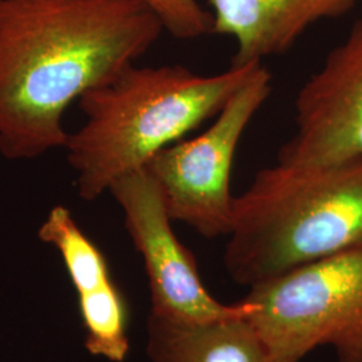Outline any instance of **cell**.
<instances>
[{
  "mask_svg": "<svg viewBox=\"0 0 362 362\" xmlns=\"http://www.w3.org/2000/svg\"><path fill=\"white\" fill-rule=\"evenodd\" d=\"M163 31L140 0H0V153L65 146L69 105L136 65Z\"/></svg>",
  "mask_w": 362,
  "mask_h": 362,
  "instance_id": "obj_1",
  "label": "cell"
},
{
  "mask_svg": "<svg viewBox=\"0 0 362 362\" xmlns=\"http://www.w3.org/2000/svg\"><path fill=\"white\" fill-rule=\"evenodd\" d=\"M262 64L200 74L181 65H132L78 101L83 125L65 146L79 196L95 200L119 177L219 115Z\"/></svg>",
  "mask_w": 362,
  "mask_h": 362,
  "instance_id": "obj_2",
  "label": "cell"
},
{
  "mask_svg": "<svg viewBox=\"0 0 362 362\" xmlns=\"http://www.w3.org/2000/svg\"><path fill=\"white\" fill-rule=\"evenodd\" d=\"M227 238L224 269L248 288L362 248V160L260 169L235 196Z\"/></svg>",
  "mask_w": 362,
  "mask_h": 362,
  "instance_id": "obj_3",
  "label": "cell"
},
{
  "mask_svg": "<svg viewBox=\"0 0 362 362\" xmlns=\"http://www.w3.org/2000/svg\"><path fill=\"white\" fill-rule=\"evenodd\" d=\"M250 320L276 362L327 346L362 362V248L321 259L248 288Z\"/></svg>",
  "mask_w": 362,
  "mask_h": 362,
  "instance_id": "obj_4",
  "label": "cell"
},
{
  "mask_svg": "<svg viewBox=\"0 0 362 362\" xmlns=\"http://www.w3.org/2000/svg\"><path fill=\"white\" fill-rule=\"evenodd\" d=\"M272 91V74L260 65L202 134L169 145L148 163L170 219L208 239L228 236L235 153Z\"/></svg>",
  "mask_w": 362,
  "mask_h": 362,
  "instance_id": "obj_5",
  "label": "cell"
},
{
  "mask_svg": "<svg viewBox=\"0 0 362 362\" xmlns=\"http://www.w3.org/2000/svg\"><path fill=\"white\" fill-rule=\"evenodd\" d=\"M109 192L122 209L127 231L143 258L151 315L188 324L251 317L252 305L245 298L226 305L208 291L194 254L172 228L173 220L148 169L119 177Z\"/></svg>",
  "mask_w": 362,
  "mask_h": 362,
  "instance_id": "obj_6",
  "label": "cell"
},
{
  "mask_svg": "<svg viewBox=\"0 0 362 362\" xmlns=\"http://www.w3.org/2000/svg\"><path fill=\"white\" fill-rule=\"evenodd\" d=\"M296 132L276 163L327 167L362 160V22L299 89Z\"/></svg>",
  "mask_w": 362,
  "mask_h": 362,
  "instance_id": "obj_7",
  "label": "cell"
},
{
  "mask_svg": "<svg viewBox=\"0 0 362 362\" xmlns=\"http://www.w3.org/2000/svg\"><path fill=\"white\" fill-rule=\"evenodd\" d=\"M357 0H208L212 34L233 39V65L290 50L308 28L349 13Z\"/></svg>",
  "mask_w": 362,
  "mask_h": 362,
  "instance_id": "obj_8",
  "label": "cell"
},
{
  "mask_svg": "<svg viewBox=\"0 0 362 362\" xmlns=\"http://www.w3.org/2000/svg\"><path fill=\"white\" fill-rule=\"evenodd\" d=\"M151 362H276L250 317L188 324L149 314Z\"/></svg>",
  "mask_w": 362,
  "mask_h": 362,
  "instance_id": "obj_9",
  "label": "cell"
},
{
  "mask_svg": "<svg viewBox=\"0 0 362 362\" xmlns=\"http://www.w3.org/2000/svg\"><path fill=\"white\" fill-rule=\"evenodd\" d=\"M38 235L42 242L59 251L78 296L112 282L103 252L82 233L67 208H52Z\"/></svg>",
  "mask_w": 362,
  "mask_h": 362,
  "instance_id": "obj_10",
  "label": "cell"
},
{
  "mask_svg": "<svg viewBox=\"0 0 362 362\" xmlns=\"http://www.w3.org/2000/svg\"><path fill=\"white\" fill-rule=\"evenodd\" d=\"M79 310L89 353L110 362H124L129 354L128 317L124 299L113 282L79 296Z\"/></svg>",
  "mask_w": 362,
  "mask_h": 362,
  "instance_id": "obj_11",
  "label": "cell"
},
{
  "mask_svg": "<svg viewBox=\"0 0 362 362\" xmlns=\"http://www.w3.org/2000/svg\"><path fill=\"white\" fill-rule=\"evenodd\" d=\"M172 37L184 40L212 34V15L197 0H140Z\"/></svg>",
  "mask_w": 362,
  "mask_h": 362,
  "instance_id": "obj_12",
  "label": "cell"
}]
</instances>
